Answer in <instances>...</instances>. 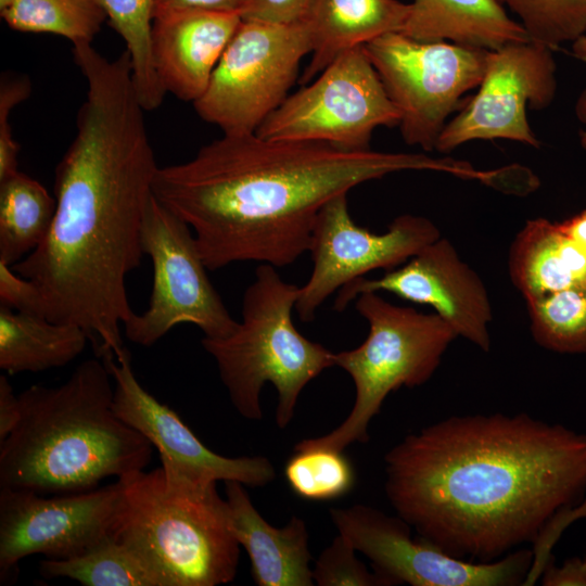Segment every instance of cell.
I'll list each match as a JSON object with an SVG mask.
<instances>
[{"label": "cell", "mask_w": 586, "mask_h": 586, "mask_svg": "<svg viewBox=\"0 0 586 586\" xmlns=\"http://www.w3.org/2000/svg\"><path fill=\"white\" fill-rule=\"evenodd\" d=\"M386 497L418 536L492 562L537 544L586 489V434L526 413L451 416L384 456Z\"/></svg>", "instance_id": "1"}, {"label": "cell", "mask_w": 586, "mask_h": 586, "mask_svg": "<svg viewBox=\"0 0 586 586\" xmlns=\"http://www.w3.org/2000/svg\"><path fill=\"white\" fill-rule=\"evenodd\" d=\"M85 78L77 132L55 168L50 230L12 268L37 286L48 319L80 327L95 356L120 358L122 328L135 314L126 277L143 256L158 166L129 71L97 66Z\"/></svg>", "instance_id": "2"}, {"label": "cell", "mask_w": 586, "mask_h": 586, "mask_svg": "<svg viewBox=\"0 0 586 586\" xmlns=\"http://www.w3.org/2000/svg\"><path fill=\"white\" fill-rule=\"evenodd\" d=\"M406 170L468 179L472 165L425 153L222 135L191 160L158 167L152 192L191 228L208 270L237 262L280 268L309 250L315 221L327 202L364 182Z\"/></svg>", "instance_id": "3"}, {"label": "cell", "mask_w": 586, "mask_h": 586, "mask_svg": "<svg viewBox=\"0 0 586 586\" xmlns=\"http://www.w3.org/2000/svg\"><path fill=\"white\" fill-rule=\"evenodd\" d=\"M113 397V378L98 356L61 385L20 393L18 423L0 443V487L79 493L144 470L153 445L116 415Z\"/></svg>", "instance_id": "4"}, {"label": "cell", "mask_w": 586, "mask_h": 586, "mask_svg": "<svg viewBox=\"0 0 586 586\" xmlns=\"http://www.w3.org/2000/svg\"><path fill=\"white\" fill-rule=\"evenodd\" d=\"M117 482L120 497L110 535L135 551L163 586H217L234 579L240 545L216 483L190 482L162 467Z\"/></svg>", "instance_id": "5"}, {"label": "cell", "mask_w": 586, "mask_h": 586, "mask_svg": "<svg viewBox=\"0 0 586 586\" xmlns=\"http://www.w3.org/2000/svg\"><path fill=\"white\" fill-rule=\"evenodd\" d=\"M300 286L283 280L276 267L262 264L243 295L242 320L225 337L202 339L215 359L220 380L235 410L245 419L263 417L260 392L271 383L278 392L276 423L288 426L304 387L334 366L323 345L300 333L292 309Z\"/></svg>", "instance_id": "6"}, {"label": "cell", "mask_w": 586, "mask_h": 586, "mask_svg": "<svg viewBox=\"0 0 586 586\" xmlns=\"http://www.w3.org/2000/svg\"><path fill=\"white\" fill-rule=\"evenodd\" d=\"M356 309L369 332L356 348L334 353V366L345 370L355 385V402L346 419L333 431L307 438L297 448L343 451L355 442L369 441L368 428L387 395L403 386L424 384L434 374L456 331L437 314L388 303L379 292L356 297Z\"/></svg>", "instance_id": "7"}, {"label": "cell", "mask_w": 586, "mask_h": 586, "mask_svg": "<svg viewBox=\"0 0 586 586\" xmlns=\"http://www.w3.org/2000/svg\"><path fill=\"white\" fill-rule=\"evenodd\" d=\"M310 52L304 23L242 20L193 103L198 115L224 135L256 133L290 94L301 61Z\"/></svg>", "instance_id": "8"}, {"label": "cell", "mask_w": 586, "mask_h": 586, "mask_svg": "<svg viewBox=\"0 0 586 586\" xmlns=\"http://www.w3.org/2000/svg\"><path fill=\"white\" fill-rule=\"evenodd\" d=\"M364 47L399 114L404 141L424 152L434 151L449 116L482 81L487 51L420 41L399 31Z\"/></svg>", "instance_id": "9"}, {"label": "cell", "mask_w": 586, "mask_h": 586, "mask_svg": "<svg viewBox=\"0 0 586 586\" xmlns=\"http://www.w3.org/2000/svg\"><path fill=\"white\" fill-rule=\"evenodd\" d=\"M141 249L152 262L153 285L148 308L124 324L130 342L150 347L181 323L194 324L212 339L235 330L238 321L208 279L191 228L153 194L143 217Z\"/></svg>", "instance_id": "10"}, {"label": "cell", "mask_w": 586, "mask_h": 586, "mask_svg": "<svg viewBox=\"0 0 586 586\" xmlns=\"http://www.w3.org/2000/svg\"><path fill=\"white\" fill-rule=\"evenodd\" d=\"M315 78L290 93L256 135L368 150L378 127L398 126L399 114L364 46L342 53Z\"/></svg>", "instance_id": "11"}, {"label": "cell", "mask_w": 586, "mask_h": 586, "mask_svg": "<svg viewBox=\"0 0 586 586\" xmlns=\"http://www.w3.org/2000/svg\"><path fill=\"white\" fill-rule=\"evenodd\" d=\"M330 515L343 535L370 561L390 586H513L531 579L534 553L517 549L492 562L453 557L421 537L400 517L354 505L332 508Z\"/></svg>", "instance_id": "12"}, {"label": "cell", "mask_w": 586, "mask_h": 586, "mask_svg": "<svg viewBox=\"0 0 586 586\" xmlns=\"http://www.w3.org/2000/svg\"><path fill=\"white\" fill-rule=\"evenodd\" d=\"M553 49L527 40L487 51L476 93L444 127L435 151L448 153L473 140L506 139L538 149L527 110L542 111L557 93Z\"/></svg>", "instance_id": "13"}, {"label": "cell", "mask_w": 586, "mask_h": 586, "mask_svg": "<svg viewBox=\"0 0 586 586\" xmlns=\"http://www.w3.org/2000/svg\"><path fill=\"white\" fill-rule=\"evenodd\" d=\"M438 238L440 230L430 219L411 214L396 217L383 233L371 232L352 218L347 193L331 199L313 229L308 252L314 266L308 281L300 286L298 317L304 322L314 320L335 291L369 271L399 267Z\"/></svg>", "instance_id": "14"}, {"label": "cell", "mask_w": 586, "mask_h": 586, "mask_svg": "<svg viewBox=\"0 0 586 586\" xmlns=\"http://www.w3.org/2000/svg\"><path fill=\"white\" fill-rule=\"evenodd\" d=\"M119 497L117 481L52 497L0 487V581L13 579L27 556L65 560L93 548L110 536Z\"/></svg>", "instance_id": "15"}, {"label": "cell", "mask_w": 586, "mask_h": 586, "mask_svg": "<svg viewBox=\"0 0 586 586\" xmlns=\"http://www.w3.org/2000/svg\"><path fill=\"white\" fill-rule=\"evenodd\" d=\"M102 359L113 378L114 411L157 449L167 474L198 484L237 481L250 487H262L276 479L266 457L230 458L207 448L173 409L140 384L129 352L120 358Z\"/></svg>", "instance_id": "16"}, {"label": "cell", "mask_w": 586, "mask_h": 586, "mask_svg": "<svg viewBox=\"0 0 586 586\" xmlns=\"http://www.w3.org/2000/svg\"><path fill=\"white\" fill-rule=\"evenodd\" d=\"M382 291L431 306L458 336L484 352L489 351L492 307L486 288L447 239L438 238L380 278L361 277L344 285L339 290L334 308L343 311L359 294Z\"/></svg>", "instance_id": "17"}, {"label": "cell", "mask_w": 586, "mask_h": 586, "mask_svg": "<svg viewBox=\"0 0 586 586\" xmlns=\"http://www.w3.org/2000/svg\"><path fill=\"white\" fill-rule=\"evenodd\" d=\"M239 13L179 11L153 18L152 60L165 92L194 103L239 27Z\"/></svg>", "instance_id": "18"}, {"label": "cell", "mask_w": 586, "mask_h": 586, "mask_svg": "<svg viewBox=\"0 0 586 586\" xmlns=\"http://www.w3.org/2000/svg\"><path fill=\"white\" fill-rule=\"evenodd\" d=\"M231 531L251 561L258 586L314 585L309 534L304 520L292 517L283 527L270 525L256 510L242 483L227 481Z\"/></svg>", "instance_id": "19"}, {"label": "cell", "mask_w": 586, "mask_h": 586, "mask_svg": "<svg viewBox=\"0 0 586 586\" xmlns=\"http://www.w3.org/2000/svg\"><path fill=\"white\" fill-rule=\"evenodd\" d=\"M409 3L398 0H314L303 22L311 58L301 82H310L339 55L388 33L400 31Z\"/></svg>", "instance_id": "20"}, {"label": "cell", "mask_w": 586, "mask_h": 586, "mask_svg": "<svg viewBox=\"0 0 586 586\" xmlns=\"http://www.w3.org/2000/svg\"><path fill=\"white\" fill-rule=\"evenodd\" d=\"M399 33L486 51L530 40L499 0H413Z\"/></svg>", "instance_id": "21"}, {"label": "cell", "mask_w": 586, "mask_h": 586, "mask_svg": "<svg viewBox=\"0 0 586 586\" xmlns=\"http://www.w3.org/2000/svg\"><path fill=\"white\" fill-rule=\"evenodd\" d=\"M509 275L525 301L586 284V250L560 224L546 218L525 222L509 251Z\"/></svg>", "instance_id": "22"}, {"label": "cell", "mask_w": 586, "mask_h": 586, "mask_svg": "<svg viewBox=\"0 0 586 586\" xmlns=\"http://www.w3.org/2000/svg\"><path fill=\"white\" fill-rule=\"evenodd\" d=\"M88 341L78 326L0 304V368L10 374L66 366L82 353Z\"/></svg>", "instance_id": "23"}, {"label": "cell", "mask_w": 586, "mask_h": 586, "mask_svg": "<svg viewBox=\"0 0 586 586\" xmlns=\"http://www.w3.org/2000/svg\"><path fill=\"white\" fill-rule=\"evenodd\" d=\"M55 198L20 170L0 181V260L10 266L46 239L55 213Z\"/></svg>", "instance_id": "24"}, {"label": "cell", "mask_w": 586, "mask_h": 586, "mask_svg": "<svg viewBox=\"0 0 586 586\" xmlns=\"http://www.w3.org/2000/svg\"><path fill=\"white\" fill-rule=\"evenodd\" d=\"M39 573L46 578L67 577L84 586H163L135 551L111 535L81 556L40 561Z\"/></svg>", "instance_id": "25"}, {"label": "cell", "mask_w": 586, "mask_h": 586, "mask_svg": "<svg viewBox=\"0 0 586 586\" xmlns=\"http://www.w3.org/2000/svg\"><path fill=\"white\" fill-rule=\"evenodd\" d=\"M1 15L12 29L59 35L73 46L91 43L107 18L99 0H16Z\"/></svg>", "instance_id": "26"}, {"label": "cell", "mask_w": 586, "mask_h": 586, "mask_svg": "<svg viewBox=\"0 0 586 586\" xmlns=\"http://www.w3.org/2000/svg\"><path fill=\"white\" fill-rule=\"evenodd\" d=\"M112 27L126 44L133 85L145 111L157 109L166 94L152 60L154 0H99Z\"/></svg>", "instance_id": "27"}, {"label": "cell", "mask_w": 586, "mask_h": 586, "mask_svg": "<svg viewBox=\"0 0 586 586\" xmlns=\"http://www.w3.org/2000/svg\"><path fill=\"white\" fill-rule=\"evenodd\" d=\"M534 341L560 354L586 353V284L526 302Z\"/></svg>", "instance_id": "28"}, {"label": "cell", "mask_w": 586, "mask_h": 586, "mask_svg": "<svg viewBox=\"0 0 586 586\" xmlns=\"http://www.w3.org/2000/svg\"><path fill=\"white\" fill-rule=\"evenodd\" d=\"M284 467L294 494L307 500H332L348 494L356 480L351 460L343 451L326 448H294Z\"/></svg>", "instance_id": "29"}, {"label": "cell", "mask_w": 586, "mask_h": 586, "mask_svg": "<svg viewBox=\"0 0 586 586\" xmlns=\"http://www.w3.org/2000/svg\"><path fill=\"white\" fill-rule=\"evenodd\" d=\"M531 41L551 49L586 35V0H499Z\"/></svg>", "instance_id": "30"}, {"label": "cell", "mask_w": 586, "mask_h": 586, "mask_svg": "<svg viewBox=\"0 0 586 586\" xmlns=\"http://www.w3.org/2000/svg\"><path fill=\"white\" fill-rule=\"evenodd\" d=\"M356 549L341 534L322 550L313 569L319 586H390L388 582L355 556Z\"/></svg>", "instance_id": "31"}, {"label": "cell", "mask_w": 586, "mask_h": 586, "mask_svg": "<svg viewBox=\"0 0 586 586\" xmlns=\"http://www.w3.org/2000/svg\"><path fill=\"white\" fill-rule=\"evenodd\" d=\"M30 92V85L22 78L4 79L0 88V181L16 174L18 144L9 123L11 111Z\"/></svg>", "instance_id": "32"}, {"label": "cell", "mask_w": 586, "mask_h": 586, "mask_svg": "<svg viewBox=\"0 0 586 586\" xmlns=\"http://www.w3.org/2000/svg\"><path fill=\"white\" fill-rule=\"evenodd\" d=\"M0 304L14 310L46 316L37 286L0 260Z\"/></svg>", "instance_id": "33"}, {"label": "cell", "mask_w": 586, "mask_h": 586, "mask_svg": "<svg viewBox=\"0 0 586 586\" xmlns=\"http://www.w3.org/2000/svg\"><path fill=\"white\" fill-rule=\"evenodd\" d=\"M314 0H247L242 20H253L276 24L303 23Z\"/></svg>", "instance_id": "34"}, {"label": "cell", "mask_w": 586, "mask_h": 586, "mask_svg": "<svg viewBox=\"0 0 586 586\" xmlns=\"http://www.w3.org/2000/svg\"><path fill=\"white\" fill-rule=\"evenodd\" d=\"M247 0H154L153 18L179 11H213L239 13Z\"/></svg>", "instance_id": "35"}, {"label": "cell", "mask_w": 586, "mask_h": 586, "mask_svg": "<svg viewBox=\"0 0 586 586\" xmlns=\"http://www.w3.org/2000/svg\"><path fill=\"white\" fill-rule=\"evenodd\" d=\"M544 586H586V556L565 560L562 565L547 563L542 571Z\"/></svg>", "instance_id": "36"}, {"label": "cell", "mask_w": 586, "mask_h": 586, "mask_svg": "<svg viewBox=\"0 0 586 586\" xmlns=\"http://www.w3.org/2000/svg\"><path fill=\"white\" fill-rule=\"evenodd\" d=\"M21 416L18 395L7 375H0V443L15 429Z\"/></svg>", "instance_id": "37"}, {"label": "cell", "mask_w": 586, "mask_h": 586, "mask_svg": "<svg viewBox=\"0 0 586 586\" xmlns=\"http://www.w3.org/2000/svg\"><path fill=\"white\" fill-rule=\"evenodd\" d=\"M563 232L581 247L586 250V209L559 222Z\"/></svg>", "instance_id": "38"}, {"label": "cell", "mask_w": 586, "mask_h": 586, "mask_svg": "<svg viewBox=\"0 0 586 586\" xmlns=\"http://www.w3.org/2000/svg\"><path fill=\"white\" fill-rule=\"evenodd\" d=\"M575 113L581 122L586 123V89L582 91L577 99ZM578 137L581 146L586 151V130H581Z\"/></svg>", "instance_id": "39"}, {"label": "cell", "mask_w": 586, "mask_h": 586, "mask_svg": "<svg viewBox=\"0 0 586 586\" xmlns=\"http://www.w3.org/2000/svg\"><path fill=\"white\" fill-rule=\"evenodd\" d=\"M571 44H572V48H571L572 54L576 59L583 62H586V35L579 37Z\"/></svg>", "instance_id": "40"}, {"label": "cell", "mask_w": 586, "mask_h": 586, "mask_svg": "<svg viewBox=\"0 0 586 586\" xmlns=\"http://www.w3.org/2000/svg\"><path fill=\"white\" fill-rule=\"evenodd\" d=\"M16 0H0V11H4L8 9L11 4H13Z\"/></svg>", "instance_id": "41"}]
</instances>
